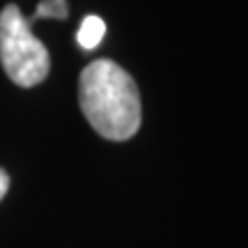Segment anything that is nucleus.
Returning <instances> with one entry per match:
<instances>
[{"label":"nucleus","instance_id":"obj_5","mask_svg":"<svg viewBox=\"0 0 248 248\" xmlns=\"http://www.w3.org/2000/svg\"><path fill=\"white\" fill-rule=\"evenodd\" d=\"M9 191V175L5 172V168H0V200L7 195Z\"/></svg>","mask_w":248,"mask_h":248},{"label":"nucleus","instance_id":"obj_3","mask_svg":"<svg viewBox=\"0 0 248 248\" xmlns=\"http://www.w3.org/2000/svg\"><path fill=\"white\" fill-rule=\"evenodd\" d=\"M106 35V23L101 21V16L97 14H88V16L83 18V23L78 28V46L80 48H85V51H92V48H97L101 44V39Z\"/></svg>","mask_w":248,"mask_h":248},{"label":"nucleus","instance_id":"obj_2","mask_svg":"<svg viewBox=\"0 0 248 248\" xmlns=\"http://www.w3.org/2000/svg\"><path fill=\"white\" fill-rule=\"evenodd\" d=\"M0 64L9 80L21 88H35L51 71L46 46L35 37L32 23L16 5L0 12Z\"/></svg>","mask_w":248,"mask_h":248},{"label":"nucleus","instance_id":"obj_1","mask_svg":"<svg viewBox=\"0 0 248 248\" xmlns=\"http://www.w3.org/2000/svg\"><path fill=\"white\" fill-rule=\"evenodd\" d=\"M78 104L90 126L108 140H129L140 126L138 85L113 60H94L80 71Z\"/></svg>","mask_w":248,"mask_h":248},{"label":"nucleus","instance_id":"obj_4","mask_svg":"<svg viewBox=\"0 0 248 248\" xmlns=\"http://www.w3.org/2000/svg\"><path fill=\"white\" fill-rule=\"evenodd\" d=\"M67 14H69L67 0H42L37 5L32 18H28V21L32 23L37 18H67Z\"/></svg>","mask_w":248,"mask_h":248}]
</instances>
